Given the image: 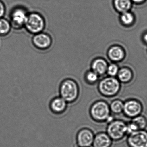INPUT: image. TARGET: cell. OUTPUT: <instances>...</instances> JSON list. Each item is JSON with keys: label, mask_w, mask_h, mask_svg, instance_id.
Listing matches in <instances>:
<instances>
[{"label": "cell", "mask_w": 147, "mask_h": 147, "mask_svg": "<svg viewBox=\"0 0 147 147\" xmlns=\"http://www.w3.org/2000/svg\"><path fill=\"white\" fill-rule=\"evenodd\" d=\"M59 94L68 103L74 102L79 95L78 85L72 79H65L60 84Z\"/></svg>", "instance_id": "obj_1"}, {"label": "cell", "mask_w": 147, "mask_h": 147, "mask_svg": "<svg viewBox=\"0 0 147 147\" xmlns=\"http://www.w3.org/2000/svg\"><path fill=\"white\" fill-rule=\"evenodd\" d=\"M98 89L99 93L103 96L114 97L120 92L121 84L119 80L114 77H107L99 81Z\"/></svg>", "instance_id": "obj_2"}, {"label": "cell", "mask_w": 147, "mask_h": 147, "mask_svg": "<svg viewBox=\"0 0 147 147\" xmlns=\"http://www.w3.org/2000/svg\"><path fill=\"white\" fill-rule=\"evenodd\" d=\"M45 26V20L41 14L36 12L28 13L24 26L28 33L33 35L41 33Z\"/></svg>", "instance_id": "obj_3"}, {"label": "cell", "mask_w": 147, "mask_h": 147, "mask_svg": "<svg viewBox=\"0 0 147 147\" xmlns=\"http://www.w3.org/2000/svg\"><path fill=\"white\" fill-rule=\"evenodd\" d=\"M127 123L122 119H115L108 123L106 133L113 141L118 142L127 136Z\"/></svg>", "instance_id": "obj_4"}, {"label": "cell", "mask_w": 147, "mask_h": 147, "mask_svg": "<svg viewBox=\"0 0 147 147\" xmlns=\"http://www.w3.org/2000/svg\"><path fill=\"white\" fill-rule=\"evenodd\" d=\"M90 114L92 120L97 122H105L111 114L109 104L104 100H98L92 104L90 109Z\"/></svg>", "instance_id": "obj_5"}, {"label": "cell", "mask_w": 147, "mask_h": 147, "mask_svg": "<svg viewBox=\"0 0 147 147\" xmlns=\"http://www.w3.org/2000/svg\"><path fill=\"white\" fill-rule=\"evenodd\" d=\"M123 112L124 116L132 119L142 114L143 104L140 100L136 98H130L124 100Z\"/></svg>", "instance_id": "obj_6"}, {"label": "cell", "mask_w": 147, "mask_h": 147, "mask_svg": "<svg viewBox=\"0 0 147 147\" xmlns=\"http://www.w3.org/2000/svg\"><path fill=\"white\" fill-rule=\"evenodd\" d=\"M128 147H147V130H139L127 135Z\"/></svg>", "instance_id": "obj_7"}, {"label": "cell", "mask_w": 147, "mask_h": 147, "mask_svg": "<svg viewBox=\"0 0 147 147\" xmlns=\"http://www.w3.org/2000/svg\"><path fill=\"white\" fill-rule=\"evenodd\" d=\"M32 42L34 46L38 50H47L52 45V38L47 33L42 32L34 35Z\"/></svg>", "instance_id": "obj_8"}, {"label": "cell", "mask_w": 147, "mask_h": 147, "mask_svg": "<svg viewBox=\"0 0 147 147\" xmlns=\"http://www.w3.org/2000/svg\"><path fill=\"white\" fill-rule=\"evenodd\" d=\"M28 13L22 8L15 9L10 16L11 26L16 29H20L24 26Z\"/></svg>", "instance_id": "obj_9"}, {"label": "cell", "mask_w": 147, "mask_h": 147, "mask_svg": "<svg viewBox=\"0 0 147 147\" xmlns=\"http://www.w3.org/2000/svg\"><path fill=\"white\" fill-rule=\"evenodd\" d=\"M95 135L90 129H81L78 132L76 142L78 147H91L92 146Z\"/></svg>", "instance_id": "obj_10"}, {"label": "cell", "mask_w": 147, "mask_h": 147, "mask_svg": "<svg viewBox=\"0 0 147 147\" xmlns=\"http://www.w3.org/2000/svg\"><path fill=\"white\" fill-rule=\"evenodd\" d=\"M68 103L61 97L53 98L51 102L50 108L53 113L56 114H61L66 111Z\"/></svg>", "instance_id": "obj_11"}, {"label": "cell", "mask_w": 147, "mask_h": 147, "mask_svg": "<svg viewBox=\"0 0 147 147\" xmlns=\"http://www.w3.org/2000/svg\"><path fill=\"white\" fill-rule=\"evenodd\" d=\"M108 66V63L105 59L98 57L92 61L91 70L101 77L106 73Z\"/></svg>", "instance_id": "obj_12"}, {"label": "cell", "mask_w": 147, "mask_h": 147, "mask_svg": "<svg viewBox=\"0 0 147 147\" xmlns=\"http://www.w3.org/2000/svg\"><path fill=\"white\" fill-rule=\"evenodd\" d=\"M113 141L106 133H98L94 137L93 147H111Z\"/></svg>", "instance_id": "obj_13"}, {"label": "cell", "mask_w": 147, "mask_h": 147, "mask_svg": "<svg viewBox=\"0 0 147 147\" xmlns=\"http://www.w3.org/2000/svg\"><path fill=\"white\" fill-rule=\"evenodd\" d=\"M108 58L113 61H119L124 57V52L120 47L113 46L110 47L107 52Z\"/></svg>", "instance_id": "obj_14"}, {"label": "cell", "mask_w": 147, "mask_h": 147, "mask_svg": "<svg viewBox=\"0 0 147 147\" xmlns=\"http://www.w3.org/2000/svg\"><path fill=\"white\" fill-rule=\"evenodd\" d=\"M124 102L120 98L113 100L109 104L111 112L113 114L120 115L123 112Z\"/></svg>", "instance_id": "obj_15"}, {"label": "cell", "mask_w": 147, "mask_h": 147, "mask_svg": "<svg viewBox=\"0 0 147 147\" xmlns=\"http://www.w3.org/2000/svg\"><path fill=\"white\" fill-rule=\"evenodd\" d=\"M115 8L120 12H127L132 5L131 0H114Z\"/></svg>", "instance_id": "obj_16"}, {"label": "cell", "mask_w": 147, "mask_h": 147, "mask_svg": "<svg viewBox=\"0 0 147 147\" xmlns=\"http://www.w3.org/2000/svg\"><path fill=\"white\" fill-rule=\"evenodd\" d=\"M131 121L134 123L139 130H144L147 127V118L143 114L137 116L131 119Z\"/></svg>", "instance_id": "obj_17"}, {"label": "cell", "mask_w": 147, "mask_h": 147, "mask_svg": "<svg viewBox=\"0 0 147 147\" xmlns=\"http://www.w3.org/2000/svg\"><path fill=\"white\" fill-rule=\"evenodd\" d=\"M11 23L5 18H0V35L5 36L9 33L11 30Z\"/></svg>", "instance_id": "obj_18"}, {"label": "cell", "mask_w": 147, "mask_h": 147, "mask_svg": "<svg viewBox=\"0 0 147 147\" xmlns=\"http://www.w3.org/2000/svg\"><path fill=\"white\" fill-rule=\"evenodd\" d=\"M117 76L119 81H121L122 83H128L132 79V73L131 71L126 68H123L118 71Z\"/></svg>", "instance_id": "obj_19"}, {"label": "cell", "mask_w": 147, "mask_h": 147, "mask_svg": "<svg viewBox=\"0 0 147 147\" xmlns=\"http://www.w3.org/2000/svg\"><path fill=\"white\" fill-rule=\"evenodd\" d=\"M99 77H100L96 73L91 70L87 71L84 76L86 82L90 85L96 84L99 80Z\"/></svg>", "instance_id": "obj_20"}, {"label": "cell", "mask_w": 147, "mask_h": 147, "mask_svg": "<svg viewBox=\"0 0 147 147\" xmlns=\"http://www.w3.org/2000/svg\"><path fill=\"white\" fill-rule=\"evenodd\" d=\"M121 20L124 24L129 25L133 22L134 16L133 15L129 12H126L123 13L121 16Z\"/></svg>", "instance_id": "obj_21"}, {"label": "cell", "mask_w": 147, "mask_h": 147, "mask_svg": "<svg viewBox=\"0 0 147 147\" xmlns=\"http://www.w3.org/2000/svg\"><path fill=\"white\" fill-rule=\"evenodd\" d=\"M118 68L117 65L114 64L108 65L106 73L109 77H115L117 75L118 72Z\"/></svg>", "instance_id": "obj_22"}, {"label": "cell", "mask_w": 147, "mask_h": 147, "mask_svg": "<svg viewBox=\"0 0 147 147\" xmlns=\"http://www.w3.org/2000/svg\"><path fill=\"white\" fill-rule=\"evenodd\" d=\"M138 130H139V129H138V128L136 127V125L134 123L132 122L131 121H129V122L127 123V135L130 134L134 132H136Z\"/></svg>", "instance_id": "obj_23"}, {"label": "cell", "mask_w": 147, "mask_h": 147, "mask_svg": "<svg viewBox=\"0 0 147 147\" xmlns=\"http://www.w3.org/2000/svg\"><path fill=\"white\" fill-rule=\"evenodd\" d=\"M5 6L1 1H0V18H3L5 14Z\"/></svg>", "instance_id": "obj_24"}, {"label": "cell", "mask_w": 147, "mask_h": 147, "mask_svg": "<svg viewBox=\"0 0 147 147\" xmlns=\"http://www.w3.org/2000/svg\"><path fill=\"white\" fill-rule=\"evenodd\" d=\"M115 117L114 116L112 115L111 114L109 117H108L107 119H106V121H105V122L107 123H111V122L115 120Z\"/></svg>", "instance_id": "obj_25"}, {"label": "cell", "mask_w": 147, "mask_h": 147, "mask_svg": "<svg viewBox=\"0 0 147 147\" xmlns=\"http://www.w3.org/2000/svg\"><path fill=\"white\" fill-rule=\"evenodd\" d=\"M134 2L137 3H140L146 0H131Z\"/></svg>", "instance_id": "obj_26"}, {"label": "cell", "mask_w": 147, "mask_h": 147, "mask_svg": "<svg viewBox=\"0 0 147 147\" xmlns=\"http://www.w3.org/2000/svg\"><path fill=\"white\" fill-rule=\"evenodd\" d=\"M144 39L146 43H147V34L145 35L144 36Z\"/></svg>", "instance_id": "obj_27"}]
</instances>
